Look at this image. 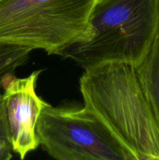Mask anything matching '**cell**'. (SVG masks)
Instances as JSON below:
<instances>
[{
  "mask_svg": "<svg viewBox=\"0 0 159 160\" xmlns=\"http://www.w3.org/2000/svg\"><path fill=\"white\" fill-rule=\"evenodd\" d=\"M159 32V0H97L80 35L55 55L84 69L108 62L137 68Z\"/></svg>",
  "mask_w": 159,
  "mask_h": 160,
  "instance_id": "6da1fadb",
  "label": "cell"
},
{
  "mask_svg": "<svg viewBox=\"0 0 159 160\" xmlns=\"http://www.w3.org/2000/svg\"><path fill=\"white\" fill-rule=\"evenodd\" d=\"M84 106L95 114L137 160H159V123L137 70L124 62L85 70L80 78Z\"/></svg>",
  "mask_w": 159,
  "mask_h": 160,
  "instance_id": "7a4b0ae2",
  "label": "cell"
},
{
  "mask_svg": "<svg viewBox=\"0 0 159 160\" xmlns=\"http://www.w3.org/2000/svg\"><path fill=\"white\" fill-rule=\"evenodd\" d=\"M97 0H0V44L55 55L82 34Z\"/></svg>",
  "mask_w": 159,
  "mask_h": 160,
  "instance_id": "3957f363",
  "label": "cell"
},
{
  "mask_svg": "<svg viewBox=\"0 0 159 160\" xmlns=\"http://www.w3.org/2000/svg\"><path fill=\"white\" fill-rule=\"evenodd\" d=\"M39 144L58 160H137L109 128L84 106L48 103L36 125Z\"/></svg>",
  "mask_w": 159,
  "mask_h": 160,
  "instance_id": "277c9868",
  "label": "cell"
},
{
  "mask_svg": "<svg viewBox=\"0 0 159 160\" xmlns=\"http://www.w3.org/2000/svg\"><path fill=\"white\" fill-rule=\"evenodd\" d=\"M41 70L26 78L12 76L4 86V99L12 151L21 159L40 145L36 125L48 103L36 93V83Z\"/></svg>",
  "mask_w": 159,
  "mask_h": 160,
  "instance_id": "5b68a950",
  "label": "cell"
},
{
  "mask_svg": "<svg viewBox=\"0 0 159 160\" xmlns=\"http://www.w3.org/2000/svg\"><path fill=\"white\" fill-rule=\"evenodd\" d=\"M136 70L143 93L159 123V32L149 52Z\"/></svg>",
  "mask_w": 159,
  "mask_h": 160,
  "instance_id": "8992f818",
  "label": "cell"
},
{
  "mask_svg": "<svg viewBox=\"0 0 159 160\" xmlns=\"http://www.w3.org/2000/svg\"><path fill=\"white\" fill-rule=\"evenodd\" d=\"M31 51L27 47L0 44V88H4L17 68L26 62Z\"/></svg>",
  "mask_w": 159,
  "mask_h": 160,
  "instance_id": "52a82bcc",
  "label": "cell"
},
{
  "mask_svg": "<svg viewBox=\"0 0 159 160\" xmlns=\"http://www.w3.org/2000/svg\"><path fill=\"white\" fill-rule=\"evenodd\" d=\"M12 143L9 136L0 135V160H9L12 155Z\"/></svg>",
  "mask_w": 159,
  "mask_h": 160,
  "instance_id": "ba28073f",
  "label": "cell"
},
{
  "mask_svg": "<svg viewBox=\"0 0 159 160\" xmlns=\"http://www.w3.org/2000/svg\"><path fill=\"white\" fill-rule=\"evenodd\" d=\"M0 135L9 136V125L6 117L3 95L0 93ZM10 137V136H9Z\"/></svg>",
  "mask_w": 159,
  "mask_h": 160,
  "instance_id": "9c48e42d",
  "label": "cell"
}]
</instances>
